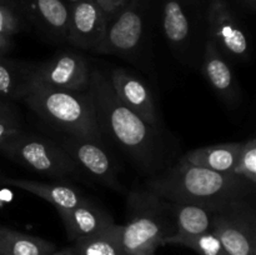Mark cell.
<instances>
[{
	"label": "cell",
	"mask_w": 256,
	"mask_h": 255,
	"mask_svg": "<svg viewBox=\"0 0 256 255\" xmlns=\"http://www.w3.org/2000/svg\"><path fill=\"white\" fill-rule=\"evenodd\" d=\"M95 2L99 5L100 9L109 16L114 14L118 9H120L128 0H95Z\"/></svg>",
	"instance_id": "cell-28"
},
{
	"label": "cell",
	"mask_w": 256,
	"mask_h": 255,
	"mask_svg": "<svg viewBox=\"0 0 256 255\" xmlns=\"http://www.w3.org/2000/svg\"><path fill=\"white\" fill-rule=\"evenodd\" d=\"M192 2H196V0H192Z\"/></svg>",
	"instance_id": "cell-34"
},
{
	"label": "cell",
	"mask_w": 256,
	"mask_h": 255,
	"mask_svg": "<svg viewBox=\"0 0 256 255\" xmlns=\"http://www.w3.org/2000/svg\"><path fill=\"white\" fill-rule=\"evenodd\" d=\"M126 255H152L176 232L170 202L149 189H132L128 195V222L120 225Z\"/></svg>",
	"instance_id": "cell-4"
},
{
	"label": "cell",
	"mask_w": 256,
	"mask_h": 255,
	"mask_svg": "<svg viewBox=\"0 0 256 255\" xmlns=\"http://www.w3.org/2000/svg\"><path fill=\"white\" fill-rule=\"evenodd\" d=\"M22 102L58 132L104 142L89 90H56L32 80L29 92Z\"/></svg>",
	"instance_id": "cell-3"
},
{
	"label": "cell",
	"mask_w": 256,
	"mask_h": 255,
	"mask_svg": "<svg viewBox=\"0 0 256 255\" xmlns=\"http://www.w3.org/2000/svg\"><path fill=\"white\" fill-rule=\"evenodd\" d=\"M32 80V64L0 56V99L22 100Z\"/></svg>",
	"instance_id": "cell-19"
},
{
	"label": "cell",
	"mask_w": 256,
	"mask_h": 255,
	"mask_svg": "<svg viewBox=\"0 0 256 255\" xmlns=\"http://www.w3.org/2000/svg\"><path fill=\"white\" fill-rule=\"evenodd\" d=\"M255 185L232 172H218L179 160L152 175L146 189L162 199L206 208L212 212L252 202Z\"/></svg>",
	"instance_id": "cell-2"
},
{
	"label": "cell",
	"mask_w": 256,
	"mask_h": 255,
	"mask_svg": "<svg viewBox=\"0 0 256 255\" xmlns=\"http://www.w3.org/2000/svg\"><path fill=\"white\" fill-rule=\"evenodd\" d=\"M0 152L15 164L44 176L54 179L82 176V170L54 140L24 130L2 142Z\"/></svg>",
	"instance_id": "cell-5"
},
{
	"label": "cell",
	"mask_w": 256,
	"mask_h": 255,
	"mask_svg": "<svg viewBox=\"0 0 256 255\" xmlns=\"http://www.w3.org/2000/svg\"><path fill=\"white\" fill-rule=\"evenodd\" d=\"M89 92L102 135H106L140 172L148 175L162 172L166 150L159 128L148 124L120 102L102 70L92 68Z\"/></svg>",
	"instance_id": "cell-1"
},
{
	"label": "cell",
	"mask_w": 256,
	"mask_h": 255,
	"mask_svg": "<svg viewBox=\"0 0 256 255\" xmlns=\"http://www.w3.org/2000/svg\"><path fill=\"white\" fill-rule=\"evenodd\" d=\"M70 242L92 236L114 225V219L108 210L85 198L79 205L66 212H60Z\"/></svg>",
	"instance_id": "cell-13"
},
{
	"label": "cell",
	"mask_w": 256,
	"mask_h": 255,
	"mask_svg": "<svg viewBox=\"0 0 256 255\" xmlns=\"http://www.w3.org/2000/svg\"><path fill=\"white\" fill-rule=\"evenodd\" d=\"M55 138L56 139L52 140L72 158L82 174L110 189L125 192L119 182L112 156L105 150L104 142L62 132H59Z\"/></svg>",
	"instance_id": "cell-7"
},
{
	"label": "cell",
	"mask_w": 256,
	"mask_h": 255,
	"mask_svg": "<svg viewBox=\"0 0 256 255\" xmlns=\"http://www.w3.org/2000/svg\"><path fill=\"white\" fill-rule=\"evenodd\" d=\"M210 232L229 255H256V216L252 202L212 212Z\"/></svg>",
	"instance_id": "cell-8"
},
{
	"label": "cell",
	"mask_w": 256,
	"mask_h": 255,
	"mask_svg": "<svg viewBox=\"0 0 256 255\" xmlns=\"http://www.w3.org/2000/svg\"><path fill=\"white\" fill-rule=\"evenodd\" d=\"M165 244L182 245V246L194 250L199 255H229L216 235L210 230L202 232V234L194 235V236L166 239Z\"/></svg>",
	"instance_id": "cell-23"
},
{
	"label": "cell",
	"mask_w": 256,
	"mask_h": 255,
	"mask_svg": "<svg viewBox=\"0 0 256 255\" xmlns=\"http://www.w3.org/2000/svg\"><path fill=\"white\" fill-rule=\"evenodd\" d=\"M240 2L244 5L245 9L250 10L252 12H254L256 10V0H240Z\"/></svg>",
	"instance_id": "cell-32"
},
{
	"label": "cell",
	"mask_w": 256,
	"mask_h": 255,
	"mask_svg": "<svg viewBox=\"0 0 256 255\" xmlns=\"http://www.w3.org/2000/svg\"><path fill=\"white\" fill-rule=\"evenodd\" d=\"M162 30L170 48L185 55L192 46V22L180 0H162Z\"/></svg>",
	"instance_id": "cell-17"
},
{
	"label": "cell",
	"mask_w": 256,
	"mask_h": 255,
	"mask_svg": "<svg viewBox=\"0 0 256 255\" xmlns=\"http://www.w3.org/2000/svg\"><path fill=\"white\" fill-rule=\"evenodd\" d=\"M0 5H5V6L12 8V9L16 10L18 12H22V9H20V4L18 0H0Z\"/></svg>",
	"instance_id": "cell-31"
},
{
	"label": "cell",
	"mask_w": 256,
	"mask_h": 255,
	"mask_svg": "<svg viewBox=\"0 0 256 255\" xmlns=\"http://www.w3.org/2000/svg\"><path fill=\"white\" fill-rule=\"evenodd\" d=\"M22 130L20 122H0V145L9 140L14 135L19 134Z\"/></svg>",
	"instance_id": "cell-26"
},
{
	"label": "cell",
	"mask_w": 256,
	"mask_h": 255,
	"mask_svg": "<svg viewBox=\"0 0 256 255\" xmlns=\"http://www.w3.org/2000/svg\"><path fill=\"white\" fill-rule=\"evenodd\" d=\"M0 185H8V186L18 188L24 192H32L54 205L58 212L72 209L86 198L79 188L72 186V185L59 184V182H42L25 179V178L2 176Z\"/></svg>",
	"instance_id": "cell-16"
},
{
	"label": "cell",
	"mask_w": 256,
	"mask_h": 255,
	"mask_svg": "<svg viewBox=\"0 0 256 255\" xmlns=\"http://www.w3.org/2000/svg\"><path fill=\"white\" fill-rule=\"evenodd\" d=\"M0 122H20V118L16 109L8 100L4 99H0Z\"/></svg>",
	"instance_id": "cell-27"
},
{
	"label": "cell",
	"mask_w": 256,
	"mask_h": 255,
	"mask_svg": "<svg viewBox=\"0 0 256 255\" xmlns=\"http://www.w3.org/2000/svg\"><path fill=\"white\" fill-rule=\"evenodd\" d=\"M152 255H155V252H154V254H152Z\"/></svg>",
	"instance_id": "cell-36"
},
{
	"label": "cell",
	"mask_w": 256,
	"mask_h": 255,
	"mask_svg": "<svg viewBox=\"0 0 256 255\" xmlns=\"http://www.w3.org/2000/svg\"><path fill=\"white\" fill-rule=\"evenodd\" d=\"M55 250L49 240L0 225V255H49Z\"/></svg>",
	"instance_id": "cell-21"
},
{
	"label": "cell",
	"mask_w": 256,
	"mask_h": 255,
	"mask_svg": "<svg viewBox=\"0 0 256 255\" xmlns=\"http://www.w3.org/2000/svg\"><path fill=\"white\" fill-rule=\"evenodd\" d=\"M109 78L120 102L148 124L159 128L160 118L149 86L124 68H114Z\"/></svg>",
	"instance_id": "cell-12"
},
{
	"label": "cell",
	"mask_w": 256,
	"mask_h": 255,
	"mask_svg": "<svg viewBox=\"0 0 256 255\" xmlns=\"http://www.w3.org/2000/svg\"><path fill=\"white\" fill-rule=\"evenodd\" d=\"M170 208L174 215L176 232L168 239L194 236L210 230L212 212L206 208L172 202H170Z\"/></svg>",
	"instance_id": "cell-20"
},
{
	"label": "cell",
	"mask_w": 256,
	"mask_h": 255,
	"mask_svg": "<svg viewBox=\"0 0 256 255\" xmlns=\"http://www.w3.org/2000/svg\"><path fill=\"white\" fill-rule=\"evenodd\" d=\"M242 142H225L190 150L180 160L218 172H232ZM234 174V172H232Z\"/></svg>",
	"instance_id": "cell-18"
},
{
	"label": "cell",
	"mask_w": 256,
	"mask_h": 255,
	"mask_svg": "<svg viewBox=\"0 0 256 255\" xmlns=\"http://www.w3.org/2000/svg\"><path fill=\"white\" fill-rule=\"evenodd\" d=\"M66 2H69L72 5H74V4H78V2H82V0H66Z\"/></svg>",
	"instance_id": "cell-33"
},
{
	"label": "cell",
	"mask_w": 256,
	"mask_h": 255,
	"mask_svg": "<svg viewBox=\"0 0 256 255\" xmlns=\"http://www.w3.org/2000/svg\"><path fill=\"white\" fill-rule=\"evenodd\" d=\"M144 30V12L139 0H128L114 14L108 16L104 36L94 52L132 59L140 49Z\"/></svg>",
	"instance_id": "cell-6"
},
{
	"label": "cell",
	"mask_w": 256,
	"mask_h": 255,
	"mask_svg": "<svg viewBox=\"0 0 256 255\" xmlns=\"http://www.w3.org/2000/svg\"><path fill=\"white\" fill-rule=\"evenodd\" d=\"M90 68L86 58L64 52L48 62L32 64V78L40 84L65 92H86L90 85Z\"/></svg>",
	"instance_id": "cell-9"
},
{
	"label": "cell",
	"mask_w": 256,
	"mask_h": 255,
	"mask_svg": "<svg viewBox=\"0 0 256 255\" xmlns=\"http://www.w3.org/2000/svg\"><path fill=\"white\" fill-rule=\"evenodd\" d=\"M22 30V19L16 10L0 5V34L12 36Z\"/></svg>",
	"instance_id": "cell-25"
},
{
	"label": "cell",
	"mask_w": 256,
	"mask_h": 255,
	"mask_svg": "<svg viewBox=\"0 0 256 255\" xmlns=\"http://www.w3.org/2000/svg\"><path fill=\"white\" fill-rule=\"evenodd\" d=\"M202 72L210 86L225 104L232 106L238 104L240 89L236 78L226 56L212 44V40L205 45Z\"/></svg>",
	"instance_id": "cell-15"
},
{
	"label": "cell",
	"mask_w": 256,
	"mask_h": 255,
	"mask_svg": "<svg viewBox=\"0 0 256 255\" xmlns=\"http://www.w3.org/2000/svg\"><path fill=\"white\" fill-rule=\"evenodd\" d=\"M12 49V36L0 34V56H6L8 52Z\"/></svg>",
	"instance_id": "cell-29"
},
{
	"label": "cell",
	"mask_w": 256,
	"mask_h": 255,
	"mask_svg": "<svg viewBox=\"0 0 256 255\" xmlns=\"http://www.w3.org/2000/svg\"><path fill=\"white\" fill-rule=\"evenodd\" d=\"M0 179H2V175H0Z\"/></svg>",
	"instance_id": "cell-35"
},
{
	"label": "cell",
	"mask_w": 256,
	"mask_h": 255,
	"mask_svg": "<svg viewBox=\"0 0 256 255\" xmlns=\"http://www.w3.org/2000/svg\"><path fill=\"white\" fill-rule=\"evenodd\" d=\"M22 12L55 42H66L70 9L62 0H18Z\"/></svg>",
	"instance_id": "cell-14"
},
{
	"label": "cell",
	"mask_w": 256,
	"mask_h": 255,
	"mask_svg": "<svg viewBox=\"0 0 256 255\" xmlns=\"http://www.w3.org/2000/svg\"><path fill=\"white\" fill-rule=\"evenodd\" d=\"M234 174L244 178L248 182L256 184V139L246 140L242 142L236 165L234 168Z\"/></svg>",
	"instance_id": "cell-24"
},
{
	"label": "cell",
	"mask_w": 256,
	"mask_h": 255,
	"mask_svg": "<svg viewBox=\"0 0 256 255\" xmlns=\"http://www.w3.org/2000/svg\"><path fill=\"white\" fill-rule=\"evenodd\" d=\"M49 255H78V252L76 249H75L74 244H72L70 245V246L64 248V249L62 250H55V252H52V254Z\"/></svg>",
	"instance_id": "cell-30"
},
{
	"label": "cell",
	"mask_w": 256,
	"mask_h": 255,
	"mask_svg": "<svg viewBox=\"0 0 256 255\" xmlns=\"http://www.w3.org/2000/svg\"><path fill=\"white\" fill-rule=\"evenodd\" d=\"M66 42L72 46L92 50L99 45L106 29L108 15L95 0H82L72 5Z\"/></svg>",
	"instance_id": "cell-11"
},
{
	"label": "cell",
	"mask_w": 256,
	"mask_h": 255,
	"mask_svg": "<svg viewBox=\"0 0 256 255\" xmlns=\"http://www.w3.org/2000/svg\"><path fill=\"white\" fill-rule=\"evenodd\" d=\"M120 229V225L114 224L92 236L74 242L78 255H126L122 249Z\"/></svg>",
	"instance_id": "cell-22"
},
{
	"label": "cell",
	"mask_w": 256,
	"mask_h": 255,
	"mask_svg": "<svg viewBox=\"0 0 256 255\" xmlns=\"http://www.w3.org/2000/svg\"><path fill=\"white\" fill-rule=\"evenodd\" d=\"M210 40L225 55L246 62L252 54L250 40L226 0H210L208 9Z\"/></svg>",
	"instance_id": "cell-10"
}]
</instances>
